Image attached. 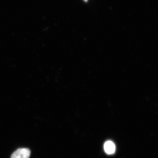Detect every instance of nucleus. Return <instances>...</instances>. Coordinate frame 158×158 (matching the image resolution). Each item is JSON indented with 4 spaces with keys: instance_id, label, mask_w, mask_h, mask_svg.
<instances>
[{
    "instance_id": "nucleus-1",
    "label": "nucleus",
    "mask_w": 158,
    "mask_h": 158,
    "mask_svg": "<svg viewBox=\"0 0 158 158\" xmlns=\"http://www.w3.org/2000/svg\"><path fill=\"white\" fill-rule=\"evenodd\" d=\"M31 153V151L28 148H19L12 153L11 158H29Z\"/></svg>"
},
{
    "instance_id": "nucleus-2",
    "label": "nucleus",
    "mask_w": 158,
    "mask_h": 158,
    "mask_svg": "<svg viewBox=\"0 0 158 158\" xmlns=\"http://www.w3.org/2000/svg\"><path fill=\"white\" fill-rule=\"evenodd\" d=\"M104 148L106 153L108 155H112L115 152L116 146L113 141H108L105 143Z\"/></svg>"
},
{
    "instance_id": "nucleus-3",
    "label": "nucleus",
    "mask_w": 158,
    "mask_h": 158,
    "mask_svg": "<svg viewBox=\"0 0 158 158\" xmlns=\"http://www.w3.org/2000/svg\"><path fill=\"white\" fill-rule=\"evenodd\" d=\"M84 1H85V2H88V0H84Z\"/></svg>"
}]
</instances>
